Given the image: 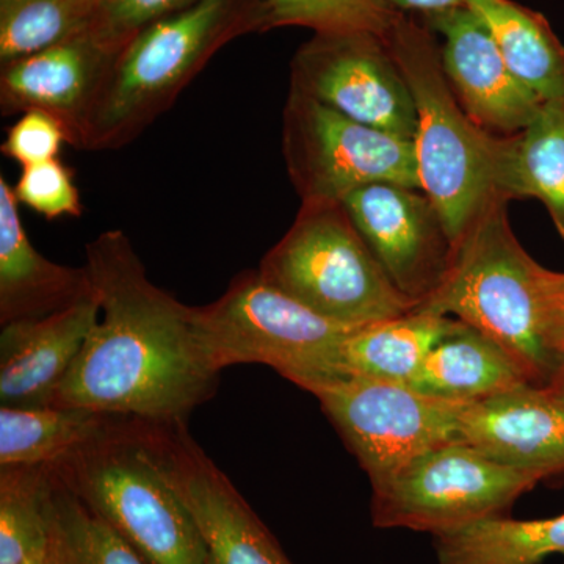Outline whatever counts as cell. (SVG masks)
Wrapping results in <instances>:
<instances>
[{
	"mask_svg": "<svg viewBox=\"0 0 564 564\" xmlns=\"http://www.w3.org/2000/svg\"><path fill=\"white\" fill-rule=\"evenodd\" d=\"M258 272L315 313L348 326L413 311L356 228L343 202H304Z\"/></svg>",
	"mask_w": 564,
	"mask_h": 564,
	"instance_id": "cell-7",
	"label": "cell"
},
{
	"mask_svg": "<svg viewBox=\"0 0 564 564\" xmlns=\"http://www.w3.org/2000/svg\"><path fill=\"white\" fill-rule=\"evenodd\" d=\"M282 155L304 202H343L378 182L421 191L414 143L345 117L291 87L282 110Z\"/></svg>",
	"mask_w": 564,
	"mask_h": 564,
	"instance_id": "cell-9",
	"label": "cell"
},
{
	"mask_svg": "<svg viewBox=\"0 0 564 564\" xmlns=\"http://www.w3.org/2000/svg\"><path fill=\"white\" fill-rule=\"evenodd\" d=\"M391 9L404 14L443 13V11L467 6V0H384Z\"/></svg>",
	"mask_w": 564,
	"mask_h": 564,
	"instance_id": "cell-33",
	"label": "cell"
},
{
	"mask_svg": "<svg viewBox=\"0 0 564 564\" xmlns=\"http://www.w3.org/2000/svg\"><path fill=\"white\" fill-rule=\"evenodd\" d=\"M508 202L497 196L455 245L444 280L414 310L456 321L502 345L534 386L547 384L560 356L541 329L540 281L544 267L516 239Z\"/></svg>",
	"mask_w": 564,
	"mask_h": 564,
	"instance_id": "cell-4",
	"label": "cell"
},
{
	"mask_svg": "<svg viewBox=\"0 0 564 564\" xmlns=\"http://www.w3.org/2000/svg\"><path fill=\"white\" fill-rule=\"evenodd\" d=\"M126 417L77 406H0V467L52 466Z\"/></svg>",
	"mask_w": 564,
	"mask_h": 564,
	"instance_id": "cell-20",
	"label": "cell"
},
{
	"mask_svg": "<svg viewBox=\"0 0 564 564\" xmlns=\"http://www.w3.org/2000/svg\"><path fill=\"white\" fill-rule=\"evenodd\" d=\"M196 0H106L93 11L87 31L111 51L121 52L143 29L187 9Z\"/></svg>",
	"mask_w": 564,
	"mask_h": 564,
	"instance_id": "cell-30",
	"label": "cell"
},
{
	"mask_svg": "<svg viewBox=\"0 0 564 564\" xmlns=\"http://www.w3.org/2000/svg\"><path fill=\"white\" fill-rule=\"evenodd\" d=\"M291 87L361 124L414 140L417 110L413 93L380 35L314 33L293 55Z\"/></svg>",
	"mask_w": 564,
	"mask_h": 564,
	"instance_id": "cell-11",
	"label": "cell"
},
{
	"mask_svg": "<svg viewBox=\"0 0 564 564\" xmlns=\"http://www.w3.org/2000/svg\"><path fill=\"white\" fill-rule=\"evenodd\" d=\"M507 195L540 199L564 240V96L543 101L524 131L511 137Z\"/></svg>",
	"mask_w": 564,
	"mask_h": 564,
	"instance_id": "cell-23",
	"label": "cell"
},
{
	"mask_svg": "<svg viewBox=\"0 0 564 564\" xmlns=\"http://www.w3.org/2000/svg\"><path fill=\"white\" fill-rule=\"evenodd\" d=\"M50 469V564H148Z\"/></svg>",
	"mask_w": 564,
	"mask_h": 564,
	"instance_id": "cell-26",
	"label": "cell"
},
{
	"mask_svg": "<svg viewBox=\"0 0 564 564\" xmlns=\"http://www.w3.org/2000/svg\"><path fill=\"white\" fill-rule=\"evenodd\" d=\"M459 433L463 443L540 480L564 473V404L541 386L467 403Z\"/></svg>",
	"mask_w": 564,
	"mask_h": 564,
	"instance_id": "cell-16",
	"label": "cell"
},
{
	"mask_svg": "<svg viewBox=\"0 0 564 564\" xmlns=\"http://www.w3.org/2000/svg\"><path fill=\"white\" fill-rule=\"evenodd\" d=\"M399 11L384 0H265L263 32L276 28L325 32H372L386 39Z\"/></svg>",
	"mask_w": 564,
	"mask_h": 564,
	"instance_id": "cell-28",
	"label": "cell"
},
{
	"mask_svg": "<svg viewBox=\"0 0 564 564\" xmlns=\"http://www.w3.org/2000/svg\"><path fill=\"white\" fill-rule=\"evenodd\" d=\"M50 466L0 467V564H50Z\"/></svg>",
	"mask_w": 564,
	"mask_h": 564,
	"instance_id": "cell-25",
	"label": "cell"
},
{
	"mask_svg": "<svg viewBox=\"0 0 564 564\" xmlns=\"http://www.w3.org/2000/svg\"><path fill=\"white\" fill-rule=\"evenodd\" d=\"M87 269L101 315L51 406L187 423L220 383V370L199 339L195 307L148 278L120 229L87 245Z\"/></svg>",
	"mask_w": 564,
	"mask_h": 564,
	"instance_id": "cell-1",
	"label": "cell"
},
{
	"mask_svg": "<svg viewBox=\"0 0 564 564\" xmlns=\"http://www.w3.org/2000/svg\"><path fill=\"white\" fill-rule=\"evenodd\" d=\"M70 2H73L74 7H76V9L79 10L85 18H88V21H90L93 11L98 9L99 6H102L106 0H70Z\"/></svg>",
	"mask_w": 564,
	"mask_h": 564,
	"instance_id": "cell-35",
	"label": "cell"
},
{
	"mask_svg": "<svg viewBox=\"0 0 564 564\" xmlns=\"http://www.w3.org/2000/svg\"><path fill=\"white\" fill-rule=\"evenodd\" d=\"M120 52L84 31L46 50L3 63V117L39 110L55 118L80 150L85 131Z\"/></svg>",
	"mask_w": 564,
	"mask_h": 564,
	"instance_id": "cell-14",
	"label": "cell"
},
{
	"mask_svg": "<svg viewBox=\"0 0 564 564\" xmlns=\"http://www.w3.org/2000/svg\"><path fill=\"white\" fill-rule=\"evenodd\" d=\"M68 135L61 122L44 111H25L7 131L0 151L10 161L24 166L52 161L61 155Z\"/></svg>",
	"mask_w": 564,
	"mask_h": 564,
	"instance_id": "cell-31",
	"label": "cell"
},
{
	"mask_svg": "<svg viewBox=\"0 0 564 564\" xmlns=\"http://www.w3.org/2000/svg\"><path fill=\"white\" fill-rule=\"evenodd\" d=\"M70 0H0V62L35 54L87 31Z\"/></svg>",
	"mask_w": 564,
	"mask_h": 564,
	"instance_id": "cell-27",
	"label": "cell"
},
{
	"mask_svg": "<svg viewBox=\"0 0 564 564\" xmlns=\"http://www.w3.org/2000/svg\"><path fill=\"white\" fill-rule=\"evenodd\" d=\"M541 329L549 350L564 352V273L544 269L540 281Z\"/></svg>",
	"mask_w": 564,
	"mask_h": 564,
	"instance_id": "cell-32",
	"label": "cell"
},
{
	"mask_svg": "<svg viewBox=\"0 0 564 564\" xmlns=\"http://www.w3.org/2000/svg\"><path fill=\"white\" fill-rule=\"evenodd\" d=\"M195 322L220 372L237 364H262L314 395L350 377L345 343L359 326L315 313L258 270L237 274L217 302L195 307Z\"/></svg>",
	"mask_w": 564,
	"mask_h": 564,
	"instance_id": "cell-6",
	"label": "cell"
},
{
	"mask_svg": "<svg viewBox=\"0 0 564 564\" xmlns=\"http://www.w3.org/2000/svg\"><path fill=\"white\" fill-rule=\"evenodd\" d=\"M343 203L403 295L419 304L434 292L451 267L455 245L425 193L378 182L351 192Z\"/></svg>",
	"mask_w": 564,
	"mask_h": 564,
	"instance_id": "cell-13",
	"label": "cell"
},
{
	"mask_svg": "<svg viewBox=\"0 0 564 564\" xmlns=\"http://www.w3.org/2000/svg\"><path fill=\"white\" fill-rule=\"evenodd\" d=\"M147 437L198 524L204 564H293L231 480L193 441L187 423L147 421Z\"/></svg>",
	"mask_w": 564,
	"mask_h": 564,
	"instance_id": "cell-12",
	"label": "cell"
},
{
	"mask_svg": "<svg viewBox=\"0 0 564 564\" xmlns=\"http://www.w3.org/2000/svg\"><path fill=\"white\" fill-rule=\"evenodd\" d=\"M51 467L148 564H204L202 532L152 454L147 421L126 417Z\"/></svg>",
	"mask_w": 564,
	"mask_h": 564,
	"instance_id": "cell-5",
	"label": "cell"
},
{
	"mask_svg": "<svg viewBox=\"0 0 564 564\" xmlns=\"http://www.w3.org/2000/svg\"><path fill=\"white\" fill-rule=\"evenodd\" d=\"M384 40L417 110L413 143L421 191L456 245L494 198H508L513 135L497 139L466 113L445 76L436 36L414 14L400 13Z\"/></svg>",
	"mask_w": 564,
	"mask_h": 564,
	"instance_id": "cell-2",
	"label": "cell"
},
{
	"mask_svg": "<svg viewBox=\"0 0 564 564\" xmlns=\"http://www.w3.org/2000/svg\"><path fill=\"white\" fill-rule=\"evenodd\" d=\"M434 538L437 564H541L564 555V514L534 521L496 516Z\"/></svg>",
	"mask_w": 564,
	"mask_h": 564,
	"instance_id": "cell-24",
	"label": "cell"
},
{
	"mask_svg": "<svg viewBox=\"0 0 564 564\" xmlns=\"http://www.w3.org/2000/svg\"><path fill=\"white\" fill-rule=\"evenodd\" d=\"M93 293L87 265H62L35 250L13 187L0 176V325L47 317Z\"/></svg>",
	"mask_w": 564,
	"mask_h": 564,
	"instance_id": "cell-18",
	"label": "cell"
},
{
	"mask_svg": "<svg viewBox=\"0 0 564 564\" xmlns=\"http://www.w3.org/2000/svg\"><path fill=\"white\" fill-rule=\"evenodd\" d=\"M263 2L196 0L143 29L118 55L80 150H121L139 139L223 46L263 32Z\"/></svg>",
	"mask_w": 564,
	"mask_h": 564,
	"instance_id": "cell-3",
	"label": "cell"
},
{
	"mask_svg": "<svg viewBox=\"0 0 564 564\" xmlns=\"http://www.w3.org/2000/svg\"><path fill=\"white\" fill-rule=\"evenodd\" d=\"M540 481L533 474L489 458L474 445L445 444L372 486V522L378 529L441 536L502 516Z\"/></svg>",
	"mask_w": 564,
	"mask_h": 564,
	"instance_id": "cell-8",
	"label": "cell"
},
{
	"mask_svg": "<svg viewBox=\"0 0 564 564\" xmlns=\"http://www.w3.org/2000/svg\"><path fill=\"white\" fill-rule=\"evenodd\" d=\"M315 397L372 486L432 448L463 443L467 403L423 395L408 384L348 377Z\"/></svg>",
	"mask_w": 564,
	"mask_h": 564,
	"instance_id": "cell-10",
	"label": "cell"
},
{
	"mask_svg": "<svg viewBox=\"0 0 564 564\" xmlns=\"http://www.w3.org/2000/svg\"><path fill=\"white\" fill-rule=\"evenodd\" d=\"M459 321L413 310L399 317L359 326L345 343L350 377L408 384L434 345Z\"/></svg>",
	"mask_w": 564,
	"mask_h": 564,
	"instance_id": "cell-21",
	"label": "cell"
},
{
	"mask_svg": "<svg viewBox=\"0 0 564 564\" xmlns=\"http://www.w3.org/2000/svg\"><path fill=\"white\" fill-rule=\"evenodd\" d=\"M99 315L95 292L47 317L3 325L0 406H51Z\"/></svg>",
	"mask_w": 564,
	"mask_h": 564,
	"instance_id": "cell-17",
	"label": "cell"
},
{
	"mask_svg": "<svg viewBox=\"0 0 564 564\" xmlns=\"http://www.w3.org/2000/svg\"><path fill=\"white\" fill-rule=\"evenodd\" d=\"M543 388L552 397H555L558 402L564 404V352L560 356L558 366H556L554 375H552L551 380Z\"/></svg>",
	"mask_w": 564,
	"mask_h": 564,
	"instance_id": "cell-34",
	"label": "cell"
},
{
	"mask_svg": "<svg viewBox=\"0 0 564 564\" xmlns=\"http://www.w3.org/2000/svg\"><path fill=\"white\" fill-rule=\"evenodd\" d=\"M422 20L444 39L441 62L466 113L488 132L510 137L524 131L543 99L508 68L486 22L469 6Z\"/></svg>",
	"mask_w": 564,
	"mask_h": 564,
	"instance_id": "cell-15",
	"label": "cell"
},
{
	"mask_svg": "<svg viewBox=\"0 0 564 564\" xmlns=\"http://www.w3.org/2000/svg\"><path fill=\"white\" fill-rule=\"evenodd\" d=\"M527 383L529 378L502 345L459 321L434 345L408 386L434 399L475 403Z\"/></svg>",
	"mask_w": 564,
	"mask_h": 564,
	"instance_id": "cell-19",
	"label": "cell"
},
{
	"mask_svg": "<svg viewBox=\"0 0 564 564\" xmlns=\"http://www.w3.org/2000/svg\"><path fill=\"white\" fill-rule=\"evenodd\" d=\"M17 202L47 220L84 214L73 170L58 159L24 166L13 187Z\"/></svg>",
	"mask_w": 564,
	"mask_h": 564,
	"instance_id": "cell-29",
	"label": "cell"
},
{
	"mask_svg": "<svg viewBox=\"0 0 564 564\" xmlns=\"http://www.w3.org/2000/svg\"><path fill=\"white\" fill-rule=\"evenodd\" d=\"M511 73L543 101L564 96V46L543 14L513 0H467Z\"/></svg>",
	"mask_w": 564,
	"mask_h": 564,
	"instance_id": "cell-22",
	"label": "cell"
}]
</instances>
